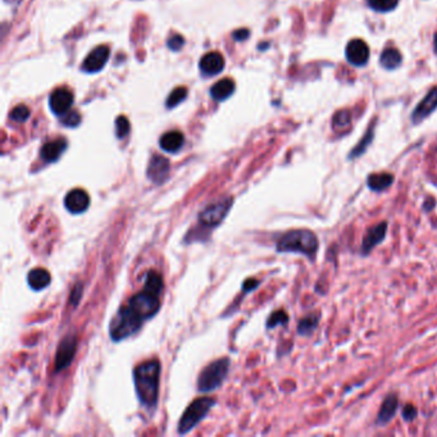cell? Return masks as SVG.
<instances>
[{
    "label": "cell",
    "mask_w": 437,
    "mask_h": 437,
    "mask_svg": "<svg viewBox=\"0 0 437 437\" xmlns=\"http://www.w3.org/2000/svg\"><path fill=\"white\" fill-rule=\"evenodd\" d=\"M159 379H161V363L152 359L139 364L134 369V382L137 399L143 407L149 410H156L159 395Z\"/></svg>",
    "instance_id": "cell-1"
},
{
    "label": "cell",
    "mask_w": 437,
    "mask_h": 437,
    "mask_svg": "<svg viewBox=\"0 0 437 437\" xmlns=\"http://www.w3.org/2000/svg\"><path fill=\"white\" fill-rule=\"evenodd\" d=\"M320 248L317 235L311 230H292L283 233L276 244L279 253H299L314 259Z\"/></svg>",
    "instance_id": "cell-2"
},
{
    "label": "cell",
    "mask_w": 437,
    "mask_h": 437,
    "mask_svg": "<svg viewBox=\"0 0 437 437\" xmlns=\"http://www.w3.org/2000/svg\"><path fill=\"white\" fill-rule=\"evenodd\" d=\"M145 320L134 311L131 305H122L113 320L110 321L109 326V335L110 339L116 342L125 340L127 338L135 335L137 332L141 330Z\"/></svg>",
    "instance_id": "cell-3"
},
{
    "label": "cell",
    "mask_w": 437,
    "mask_h": 437,
    "mask_svg": "<svg viewBox=\"0 0 437 437\" xmlns=\"http://www.w3.org/2000/svg\"><path fill=\"white\" fill-rule=\"evenodd\" d=\"M230 358H220L208 364L198 377V390L200 392H211L222 386L230 370Z\"/></svg>",
    "instance_id": "cell-4"
},
{
    "label": "cell",
    "mask_w": 437,
    "mask_h": 437,
    "mask_svg": "<svg viewBox=\"0 0 437 437\" xmlns=\"http://www.w3.org/2000/svg\"><path fill=\"white\" fill-rule=\"evenodd\" d=\"M214 404H215V399L213 398L203 397V398L194 400L185 410L182 417L178 422V434L185 435L190 432L191 429H194L208 416L211 409L213 408Z\"/></svg>",
    "instance_id": "cell-5"
},
{
    "label": "cell",
    "mask_w": 437,
    "mask_h": 437,
    "mask_svg": "<svg viewBox=\"0 0 437 437\" xmlns=\"http://www.w3.org/2000/svg\"><path fill=\"white\" fill-rule=\"evenodd\" d=\"M233 199L231 196L224 198L218 202H214L212 204L205 206L204 209L199 213V224H202L205 228L212 230L214 227L220 226L224 218L227 217V214L230 212V209L233 208Z\"/></svg>",
    "instance_id": "cell-6"
},
{
    "label": "cell",
    "mask_w": 437,
    "mask_h": 437,
    "mask_svg": "<svg viewBox=\"0 0 437 437\" xmlns=\"http://www.w3.org/2000/svg\"><path fill=\"white\" fill-rule=\"evenodd\" d=\"M127 304L131 305L134 308V311L139 313L145 321L153 318L161 308L159 296L153 295L145 290L135 294L132 298H130Z\"/></svg>",
    "instance_id": "cell-7"
},
{
    "label": "cell",
    "mask_w": 437,
    "mask_h": 437,
    "mask_svg": "<svg viewBox=\"0 0 437 437\" xmlns=\"http://www.w3.org/2000/svg\"><path fill=\"white\" fill-rule=\"evenodd\" d=\"M388 230H389V224L386 221H382L379 224L369 227L364 233L362 245H360L362 255H368L376 246H379V244L385 240Z\"/></svg>",
    "instance_id": "cell-8"
},
{
    "label": "cell",
    "mask_w": 437,
    "mask_h": 437,
    "mask_svg": "<svg viewBox=\"0 0 437 437\" xmlns=\"http://www.w3.org/2000/svg\"><path fill=\"white\" fill-rule=\"evenodd\" d=\"M78 350V339L75 335H69L59 344L57 354H56V370H63L69 368L75 358Z\"/></svg>",
    "instance_id": "cell-9"
},
{
    "label": "cell",
    "mask_w": 437,
    "mask_h": 437,
    "mask_svg": "<svg viewBox=\"0 0 437 437\" xmlns=\"http://www.w3.org/2000/svg\"><path fill=\"white\" fill-rule=\"evenodd\" d=\"M169 169H171L169 161L165 156L156 154V156H152V159L147 165L146 176L152 182H154L156 185H162L169 175Z\"/></svg>",
    "instance_id": "cell-10"
},
{
    "label": "cell",
    "mask_w": 437,
    "mask_h": 437,
    "mask_svg": "<svg viewBox=\"0 0 437 437\" xmlns=\"http://www.w3.org/2000/svg\"><path fill=\"white\" fill-rule=\"evenodd\" d=\"M73 104V94L69 91V88H57L51 93L49 97V106L54 115L63 116Z\"/></svg>",
    "instance_id": "cell-11"
},
{
    "label": "cell",
    "mask_w": 437,
    "mask_h": 437,
    "mask_svg": "<svg viewBox=\"0 0 437 437\" xmlns=\"http://www.w3.org/2000/svg\"><path fill=\"white\" fill-rule=\"evenodd\" d=\"M345 54L350 64L362 67V66H366L369 60V47L363 40H351L346 47Z\"/></svg>",
    "instance_id": "cell-12"
},
{
    "label": "cell",
    "mask_w": 437,
    "mask_h": 437,
    "mask_svg": "<svg viewBox=\"0 0 437 437\" xmlns=\"http://www.w3.org/2000/svg\"><path fill=\"white\" fill-rule=\"evenodd\" d=\"M108 59H109V48L106 45L97 47L88 53V57L82 63V69L88 73L99 72L106 66Z\"/></svg>",
    "instance_id": "cell-13"
},
{
    "label": "cell",
    "mask_w": 437,
    "mask_h": 437,
    "mask_svg": "<svg viewBox=\"0 0 437 437\" xmlns=\"http://www.w3.org/2000/svg\"><path fill=\"white\" fill-rule=\"evenodd\" d=\"M64 206L69 213H84L90 206V196L85 190L81 189L71 190L64 198Z\"/></svg>",
    "instance_id": "cell-14"
},
{
    "label": "cell",
    "mask_w": 437,
    "mask_h": 437,
    "mask_svg": "<svg viewBox=\"0 0 437 437\" xmlns=\"http://www.w3.org/2000/svg\"><path fill=\"white\" fill-rule=\"evenodd\" d=\"M437 108V86L429 90L425 99L418 104L412 115L413 123H419L423 119H426Z\"/></svg>",
    "instance_id": "cell-15"
},
{
    "label": "cell",
    "mask_w": 437,
    "mask_h": 437,
    "mask_svg": "<svg viewBox=\"0 0 437 437\" xmlns=\"http://www.w3.org/2000/svg\"><path fill=\"white\" fill-rule=\"evenodd\" d=\"M399 408V398L397 394H389L382 401L379 408V416L376 419L377 426H385L395 417Z\"/></svg>",
    "instance_id": "cell-16"
},
{
    "label": "cell",
    "mask_w": 437,
    "mask_h": 437,
    "mask_svg": "<svg viewBox=\"0 0 437 437\" xmlns=\"http://www.w3.org/2000/svg\"><path fill=\"white\" fill-rule=\"evenodd\" d=\"M199 67H200V71L203 72V75H206V76L218 75L224 69V57L218 51H211L200 59Z\"/></svg>",
    "instance_id": "cell-17"
},
{
    "label": "cell",
    "mask_w": 437,
    "mask_h": 437,
    "mask_svg": "<svg viewBox=\"0 0 437 437\" xmlns=\"http://www.w3.org/2000/svg\"><path fill=\"white\" fill-rule=\"evenodd\" d=\"M66 149H67V141L64 139H57L54 141H49L41 147V158L49 163L57 162Z\"/></svg>",
    "instance_id": "cell-18"
},
{
    "label": "cell",
    "mask_w": 437,
    "mask_h": 437,
    "mask_svg": "<svg viewBox=\"0 0 437 437\" xmlns=\"http://www.w3.org/2000/svg\"><path fill=\"white\" fill-rule=\"evenodd\" d=\"M184 135L180 131H169L159 140V145L167 153H177L184 146Z\"/></svg>",
    "instance_id": "cell-19"
},
{
    "label": "cell",
    "mask_w": 437,
    "mask_h": 437,
    "mask_svg": "<svg viewBox=\"0 0 437 437\" xmlns=\"http://www.w3.org/2000/svg\"><path fill=\"white\" fill-rule=\"evenodd\" d=\"M394 175L388 172H379V174H372L367 178V186L375 193H382L391 187L394 184Z\"/></svg>",
    "instance_id": "cell-20"
},
{
    "label": "cell",
    "mask_w": 437,
    "mask_h": 437,
    "mask_svg": "<svg viewBox=\"0 0 437 437\" xmlns=\"http://www.w3.org/2000/svg\"><path fill=\"white\" fill-rule=\"evenodd\" d=\"M50 281H51V276L44 268H34L27 274V283H29V287L35 292H40V290L48 287Z\"/></svg>",
    "instance_id": "cell-21"
},
{
    "label": "cell",
    "mask_w": 437,
    "mask_h": 437,
    "mask_svg": "<svg viewBox=\"0 0 437 437\" xmlns=\"http://www.w3.org/2000/svg\"><path fill=\"white\" fill-rule=\"evenodd\" d=\"M235 91V82L231 78H224L220 80L217 84H214L211 88V95L214 100L222 102L226 100L227 97H231Z\"/></svg>",
    "instance_id": "cell-22"
},
{
    "label": "cell",
    "mask_w": 437,
    "mask_h": 437,
    "mask_svg": "<svg viewBox=\"0 0 437 437\" xmlns=\"http://www.w3.org/2000/svg\"><path fill=\"white\" fill-rule=\"evenodd\" d=\"M320 322H321L320 313H309L299 321L296 331L300 336H311V333L318 329Z\"/></svg>",
    "instance_id": "cell-23"
},
{
    "label": "cell",
    "mask_w": 437,
    "mask_h": 437,
    "mask_svg": "<svg viewBox=\"0 0 437 437\" xmlns=\"http://www.w3.org/2000/svg\"><path fill=\"white\" fill-rule=\"evenodd\" d=\"M165 289V283H163V277L156 272V271H149L145 276V285H144V290L156 296H161V294Z\"/></svg>",
    "instance_id": "cell-24"
},
{
    "label": "cell",
    "mask_w": 437,
    "mask_h": 437,
    "mask_svg": "<svg viewBox=\"0 0 437 437\" xmlns=\"http://www.w3.org/2000/svg\"><path fill=\"white\" fill-rule=\"evenodd\" d=\"M401 59L403 58H401V54L399 53L398 49L388 48L382 51L379 62H381L382 67H385L386 69H395L400 66Z\"/></svg>",
    "instance_id": "cell-25"
},
{
    "label": "cell",
    "mask_w": 437,
    "mask_h": 437,
    "mask_svg": "<svg viewBox=\"0 0 437 437\" xmlns=\"http://www.w3.org/2000/svg\"><path fill=\"white\" fill-rule=\"evenodd\" d=\"M289 323V316L285 311H274L267 320V329H274L277 326H285Z\"/></svg>",
    "instance_id": "cell-26"
},
{
    "label": "cell",
    "mask_w": 437,
    "mask_h": 437,
    "mask_svg": "<svg viewBox=\"0 0 437 437\" xmlns=\"http://www.w3.org/2000/svg\"><path fill=\"white\" fill-rule=\"evenodd\" d=\"M399 0H368V5L376 12H390L398 7Z\"/></svg>",
    "instance_id": "cell-27"
},
{
    "label": "cell",
    "mask_w": 437,
    "mask_h": 437,
    "mask_svg": "<svg viewBox=\"0 0 437 437\" xmlns=\"http://www.w3.org/2000/svg\"><path fill=\"white\" fill-rule=\"evenodd\" d=\"M187 97V88H177L169 94V97L167 99V107L175 108L176 106H178L185 97Z\"/></svg>",
    "instance_id": "cell-28"
},
{
    "label": "cell",
    "mask_w": 437,
    "mask_h": 437,
    "mask_svg": "<svg viewBox=\"0 0 437 437\" xmlns=\"http://www.w3.org/2000/svg\"><path fill=\"white\" fill-rule=\"evenodd\" d=\"M372 137H373V135H372V128H369L368 134H367L366 137H363L359 144L355 146V147L350 152V159H353V158H358V156H362V154L366 152V149L368 147L369 144H370V141H372Z\"/></svg>",
    "instance_id": "cell-29"
},
{
    "label": "cell",
    "mask_w": 437,
    "mask_h": 437,
    "mask_svg": "<svg viewBox=\"0 0 437 437\" xmlns=\"http://www.w3.org/2000/svg\"><path fill=\"white\" fill-rule=\"evenodd\" d=\"M333 127L336 130H344L350 125V113L348 110H341L333 117Z\"/></svg>",
    "instance_id": "cell-30"
},
{
    "label": "cell",
    "mask_w": 437,
    "mask_h": 437,
    "mask_svg": "<svg viewBox=\"0 0 437 437\" xmlns=\"http://www.w3.org/2000/svg\"><path fill=\"white\" fill-rule=\"evenodd\" d=\"M130 132V122L125 116H119L116 119V134L118 139L126 137Z\"/></svg>",
    "instance_id": "cell-31"
},
{
    "label": "cell",
    "mask_w": 437,
    "mask_h": 437,
    "mask_svg": "<svg viewBox=\"0 0 437 437\" xmlns=\"http://www.w3.org/2000/svg\"><path fill=\"white\" fill-rule=\"evenodd\" d=\"M29 117V109L26 106H19L13 108L10 112V118L16 122H25Z\"/></svg>",
    "instance_id": "cell-32"
},
{
    "label": "cell",
    "mask_w": 437,
    "mask_h": 437,
    "mask_svg": "<svg viewBox=\"0 0 437 437\" xmlns=\"http://www.w3.org/2000/svg\"><path fill=\"white\" fill-rule=\"evenodd\" d=\"M81 122V117L78 112H67L66 115L62 116V123L67 127H76Z\"/></svg>",
    "instance_id": "cell-33"
},
{
    "label": "cell",
    "mask_w": 437,
    "mask_h": 437,
    "mask_svg": "<svg viewBox=\"0 0 437 437\" xmlns=\"http://www.w3.org/2000/svg\"><path fill=\"white\" fill-rule=\"evenodd\" d=\"M418 416V410L413 404H407L401 410V417L405 422H413Z\"/></svg>",
    "instance_id": "cell-34"
},
{
    "label": "cell",
    "mask_w": 437,
    "mask_h": 437,
    "mask_svg": "<svg viewBox=\"0 0 437 437\" xmlns=\"http://www.w3.org/2000/svg\"><path fill=\"white\" fill-rule=\"evenodd\" d=\"M82 290H84V286L81 283L75 285V287L72 289L71 292V296H69V304L73 305V307H78V303L82 298Z\"/></svg>",
    "instance_id": "cell-35"
},
{
    "label": "cell",
    "mask_w": 437,
    "mask_h": 437,
    "mask_svg": "<svg viewBox=\"0 0 437 437\" xmlns=\"http://www.w3.org/2000/svg\"><path fill=\"white\" fill-rule=\"evenodd\" d=\"M184 45V38L181 35H174L171 39L168 40V47L172 50H180Z\"/></svg>",
    "instance_id": "cell-36"
},
{
    "label": "cell",
    "mask_w": 437,
    "mask_h": 437,
    "mask_svg": "<svg viewBox=\"0 0 437 437\" xmlns=\"http://www.w3.org/2000/svg\"><path fill=\"white\" fill-rule=\"evenodd\" d=\"M258 286H259V281H257V280H254V279H249V280H246V281L243 283V292H252L254 289H257Z\"/></svg>",
    "instance_id": "cell-37"
},
{
    "label": "cell",
    "mask_w": 437,
    "mask_h": 437,
    "mask_svg": "<svg viewBox=\"0 0 437 437\" xmlns=\"http://www.w3.org/2000/svg\"><path fill=\"white\" fill-rule=\"evenodd\" d=\"M248 36H249V31H248V29H239V31H236V32L233 34V38L236 40H239V41L246 39Z\"/></svg>",
    "instance_id": "cell-38"
},
{
    "label": "cell",
    "mask_w": 437,
    "mask_h": 437,
    "mask_svg": "<svg viewBox=\"0 0 437 437\" xmlns=\"http://www.w3.org/2000/svg\"><path fill=\"white\" fill-rule=\"evenodd\" d=\"M434 208H435V199H434V198H428L427 202L425 200L423 209H425L426 212H431Z\"/></svg>",
    "instance_id": "cell-39"
},
{
    "label": "cell",
    "mask_w": 437,
    "mask_h": 437,
    "mask_svg": "<svg viewBox=\"0 0 437 437\" xmlns=\"http://www.w3.org/2000/svg\"><path fill=\"white\" fill-rule=\"evenodd\" d=\"M434 50H435V53L437 54V34L435 35V38H434Z\"/></svg>",
    "instance_id": "cell-40"
}]
</instances>
